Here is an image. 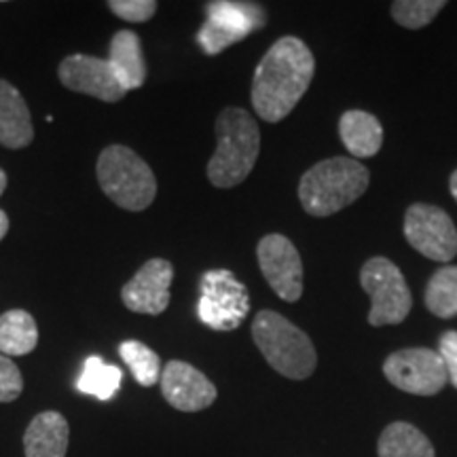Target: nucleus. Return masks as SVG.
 Here are the masks:
<instances>
[{
	"instance_id": "cd10ccee",
	"label": "nucleus",
	"mask_w": 457,
	"mask_h": 457,
	"mask_svg": "<svg viewBox=\"0 0 457 457\" xmlns=\"http://www.w3.org/2000/svg\"><path fill=\"white\" fill-rule=\"evenodd\" d=\"M7 231H9V216L7 212L0 210V242H3V237L7 236Z\"/></svg>"
},
{
	"instance_id": "423d86ee",
	"label": "nucleus",
	"mask_w": 457,
	"mask_h": 457,
	"mask_svg": "<svg viewBox=\"0 0 457 457\" xmlns=\"http://www.w3.org/2000/svg\"><path fill=\"white\" fill-rule=\"evenodd\" d=\"M360 286L370 299V327H394L407 320L413 296L403 271L386 256H373L362 265Z\"/></svg>"
},
{
	"instance_id": "412c9836",
	"label": "nucleus",
	"mask_w": 457,
	"mask_h": 457,
	"mask_svg": "<svg viewBox=\"0 0 457 457\" xmlns=\"http://www.w3.org/2000/svg\"><path fill=\"white\" fill-rule=\"evenodd\" d=\"M424 303L428 312L436 318L451 320L457 316V265H445L432 273Z\"/></svg>"
},
{
	"instance_id": "1a4fd4ad",
	"label": "nucleus",
	"mask_w": 457,
	"mask_h": 457,
	"mask_svg": "<svg viewBox=\"0 0 457 457\" xmlns=\"http://www.w3.org/2000/svg\"><path fill=\"white\" fill-rule=\"evenodd\" d=\"M384 375L394 387L413 396H434L449 384L441 356L430 347H404L390 353Z\"/></svg>"
},
{
	"instance_id": "bb28decb",
	"label": "nucleus",
	"mask_w": 457,
	"mask_h": 457,
	"mask_svg": "<svg viewBox=\"0 0 457 457\" xmlns=\"http://www.w3.org/2000/svg\"><path fill=\"white\" fill-rule=\"evenodd\" d=\"M438 356H441L449 384L457 390V330H447L438 339Z\"/></svg>"
},
{
	"instance_id": "a878e982",
	"label": "nucleus",
	"mask_w": 457,
	"mask_h": 457,
	"mask_svg": "<svg viewBox=\"0 0 457 457\" xmlns=\"http://www.w3.org/2000/svg\"><path fill=\"white\" fill-rule=\"evenodd\" d=\"M24 392V377L13 360L0 353V403H13Z\"/></svg>"
},
{
	"instance_id": "6ab92c4d",
	"label": "nucleus",
	"mask_w": 457,
	"mask_h": 457,
	"mask_svg": "<svg viewBox=\"0 0 457 457\" xmlns=\"http://www.w3.org/2000/svg\"><path fill=\"white\" fill-rule=\"evenodd\" d=\"M379 457H436L430 438L407 421H394L377 443Z\"/></svg>"
},
{
	"instance_id": "9b49d317",
	"label": "nucleus",
	"mask_w": 457,
	"mask_h": 457,
	"mask_svg": "<svg viewBox=\"0 0 457 457\" xmlns=\"http://www.w3.org/2000/svg\"><path fill=\"white\" fill-rule=\"evenodd\" d=\"M259 267L279 299L296 303L303 295V261L296 245L282 233H270L256 245Z\"/></svg>"
},
{
	"instance_id": "6e6552de",
	"label": "nucleus",
	"mask_w": 457,
	"mask_h": 457,
	"mask_svg": "<svg viewBox=\"0 0 457 457\" xmlns=\"http://www.w3.org/2000/svg\"><path fill=\"white\" fill-rule=\"evenodd\" d=\"M265 24L267 13L261 4L216 0L205 4V24L197 32V43L208 55H219Z\"/></svg>"
},
{
	"instance_id": "5701e85b",
	"label": "nucleus",
	"mask_w": 457,
	"mask_h": 457,
	"mask_svg": "<svg viewBox=\"0 0 457 457\" xmlns=\"http://www.w3.org/2000/svg\"><path fill=\"white\" fill-rule=\"evenodd\" d=\"M119 353H121L123 362L128 364L134 379L138 381L142 387H151L159 384L163 373L162 358L157 356V352H153L151 347L145 345L142 341H123L119 345Z\"/></svg>"
},
{
	"instance_id": "7ed1b4c3",
	"label": "nucleus",
	"mask_w": 457,
	"mask_h": 457,
	"mask_svg": "<svg viewBox=\"0 0 457 457\" xmlns=\"http://www.w3.org/2000/svg\"><path fill=\"white\" fill-rule=\"evenodd\" d=\"M261 151V131L244 108H225L216 119V151L208 163V179L216 188L242 185L254 170Z\"/></svg>"
},
{
	"instance_id": "f257e3e1",
	"label": "nucleus",
	"mask_w": 457,
	"mask_h": 457,
	"mask_svg": "<svg viewBox=\"0 0 457 457\" xmlns=\"http://www.w3.org/2000/svg\"><path fill=\"white\" fill-rule=\"evenodd\" d=\"M316 72V57L301 38L284 37L262 55L253 79V106L262 121L279 123L299 104Z\"/></svg>"
},
{
	"instance_id": "ddd939ff",
	"label": "nucleus",
	"mask_w": 457,
	"mask_h": 457,
	"mask_svg": "<svg viewBox=\"0 0 457 457\" xmlns=\"http://www.w3.org/2000/svg\"><path fill=\"white\" fill-rule=\"evenodd\" d=\"M163 398L168 400L170 407L182 411V413H197L212 407L216 396V386L197 370L193 364L182 362V360H170L163 367L162 379Z\"/></svg>"
},
{
	"instance_id": "0eeeda50",
	"label": "nucleus",
	"mask_w": 457,
	"mask_h": 457,
	"mask_svg": "<svg viewBox=\"0 0 457 457\" xmlns=\"http://www.w3.org/2000/svg\"><path fill=\"white\" fill-rule=\"evenodd\" d=\"M250 313L248 288L228 270H210L199 282L197 318L208 328L228 333Z\"/></svg>"
},
{
	"instance_id": "a211bd4d",
	"label": "nucleus",
	"mask_w": 457,
	"mask_h": 457,
	"mask_svg": "<svg viewBox=\"0 0 457 457\" xmlns=\"http://www.w3.org/2000/svg\"><path fill=\"white\" fill-rule=\"evenodd\" d=\"M339 136L352 159L375 157L384 145V128H381L379 119L367 111L343 112Z\"/></svg>"
},
{
	"instance_id": "f03ea898",
	"label": "nucleus",
	"mask_w": 457,
	"mask_h": 457,
	"mask_svg": "<svg viewBox=\"0 0 457 457\" xmlns=\"http://www.w3.org/2000/svg\"><path fill=\"white\" fill-rule=\"evenodd\" d=\"M369 182L370 171L358 159L330 157L301 176L299 202L307 214L324 219L362 197Z\"/></svg>"
},
{
	"instance_id": "2eb2a0df",
	"label": "nucleus",
	"mask_w": 457,
	"mask_h": 457,
	"mask_svg": "<svg viewBox=\"0 0 457 457\" xmlns=\"http://www.w3.org/2000/svg\"><path fill=\"white\" fill-rule=\"evenodd\" d=\"M71 428L57 411H43L28 424L24 432L26 457H66Z\"/></svg>"
},
{
	"instance_id": "f8f14e48",
	"label": "nucleus",
	"mask_w": 457,
	"mask_h": 457,
	"mask_svg": "<svg viewBox=\"0 0 457 457\" xmlns=\"http://www.w3.org/2000/svg\"><path fill=\"white\" fill-rule=\"evenodd\" d=\"M57 77L71 91L91 96L102 102H119L128 94L114 77L108 60H100L94 55L74 54L64 57L57 68Z\"/></svg>"
},
{
	"instance_id": "20e7f679",
	"label": "nucleus",
	"mask_w": 457,
	"mask_h": 457,
	"mask_svg": "<svg viewBox=\"0 0 457 457\" xmlns=\"http://www.w3.org/2000/svg\"><path fill=\"white\" fill-rule=\"evenodd\" d=\"M253 339L270 367L288 379H307L318 367V353L312 339L282 313L271 310L256 313Z\"/></svg>"
},
{
	"instance_id": "c756f323",
	"label": "nucleus",
	"mask_w": 457,
	"mask_h": 457,
	"mask_svg": "<svg viewBox=\"0 0 457 457\" xmlns=\"http://www.w3.org/2000/svg\"><path fill=\"white\" fill-rule=\"evenodd\" d=\"M4 188H7V174H4V170L0 168V195L4 193Z\"/></svg>"
},
{
	"instance_id": "4468645a",
	"label": "nucleus",
	"mask_w": 457,
	"mask_h": 457,
	"mask_svg": "<svg viewBox=\"0 0 457 457\" xmlns=\"http://www.w3.org/2000/svg\"><path fill=\"white\" fill-rule=\"evenodd\" d=\"M174 267L165 259H151L123 286V305L134 313L159 316L170 305V286Z\"/></svg>"
},
{
	"instance_id": "393cba45",
	"label": "nucleus",
	"mask_w": 457,
	"mask_h": 457,
	"mask_svg": "<svg viewBox=\"0 0 457 457\" xmlns=\"http://www.w3.org/2000/svg\"><path fill=\"white\" fill-rule=\"evenodd\" d=\"M108 9L125 21L142 24V21H148L157 13V3L155 0H111Z\"/></svg>"
},
{
	"instance_id": "4be33fe9",
	"label": "nucleus",
	"mask_w": 457,
	"mask_h": 457,
	"mask_svg": "<svg viewBox=\"0 0 457 457\" xmlns=\"http://www.w3.org/2000/svg\"><path fill=\"white\" fill-rule=\"evenodd\" d=\"M121 369L108 364L100 356H89L83 364V373L79 377V392L89 394L98 400H111L121 387Z\"/></svg>"
},
{
	"instance_id": "c85d7f7f",
	"label": "nucleus",
	"mask_w": 457,
	"mask_h": 457,
	"mask_svg": "<svg viewBox=\"0 0 457 457\" xmlns=\"http://www.w3.org/2000/svg\"><path fill=\"white\" fill-rule=\"evenodd\" d=\"M449 188H451V195H453V199L457 202V170L451 174L449 179Z\"/></svg>"
},
{
	"instance_id": "9d476101",
	"label": "nucleus",
	"mask_w": 457,
	"mask_h": 457,
	"mask_svg": "<svg viewBox=\"0 0 457 457\" xmlns=\"http://www.w3.org/2000/svg\"><path fill=\"white\" fill-rule=\"evenodd\" d=\"M404 237L430 261L449 262L457 256V227L438 205H411L404 214Z\"/></svg>"
},
{
	"instance_id": "aec40b11",
	"label": "nucleus",
	"mask_w": 457,
	"mask_h": 457,
	"mask_svg": "<svg viewBox=\"0 0 457 457\" xmlns=\"http://www.w3.org/2000/svg\"><path fill=\"white\" fill-rule=\"evenodd\" d=\"M38 343L37 320L24 310H9L0 316V352L4 356H26Z\"/></svg>"
},
{
	"instance_id": "dca6fc26",
	"label": "nucleus",
	"mask_w": 457,
	"mask_h": 457,
	"mask_svg": "<svg viewBox=\"0 0 457 457\" xmlns=\"http://www.w3.org/2000/svg\"><path fill=\"white\" fill-rule=\"evenodd\" d=\"M34 138L30 108L13 85L0 79V145L24 148Z\"/></svg>"
},
{
	"instance_id": "f3484780",
	"label": "nucleus",
	"mask_w": 457,
	"mask_h": 457,
	"mask_svg": "<svg viewBox=\"0 0 457 457\" xmlns=\"http://www.w3.org/2000/svg\"><path fill=\"white\" fill-rule=\"evenodd\" d=\"M108 64L125 91L138 89L146 81V62L140 37L131 30H119L111 41Z\"/></svg>"
},
{
	"instance_id": "39448f33",
	"label": "nucleus",
	"mask_w": 457,
	"mask_h": 457,
	"mask_svg": "<svg viewBox=\"0 0 457 457\" xmlns=\"http://www.w3.org/2000/svg\"><path fill=\"white\" fill-rule=\"evenodd\" d=\"M98 182L108 199L129 212H142L155 202L157 180L153 170L128 146L112 145L100 153Z\"/></svg>"
},
{
	"instance_id": "b1692460",
	"label": "nucleus",
	"mask_w": 457,
	"mask_h": 457,
	"mask_svg": "<svg viewBox=\"0 0 457 457\" xmlns=\"http://www.w3.org/2000/svg\"><path fill=\"white\" fill-rule=\"evenodd\" d=\"M447 7L445 0H396L392 3V17L407 30H420Z\"/></svg>"
}]
</instances>
